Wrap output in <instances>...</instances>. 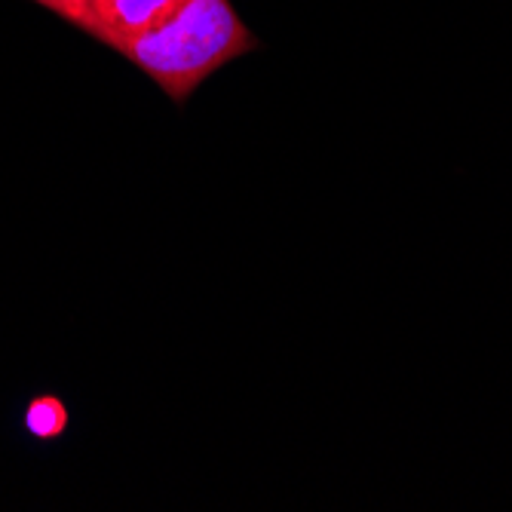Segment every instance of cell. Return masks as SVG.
Masks as SVG:
<instances>
[{"label": "cell", "instance_id": "1", "mask_svg": "<svg viewBox=\"0 0 512 512\" xmlns=\"http://www.w3.org/2000/svg\"><path fill=\"white\" fill-rule=\"evenodd\" d=\"M255 50H261V40L243 22L234 0H181L175 13L123 43L117 53L181 108L224 65Z\"/></svg>", "mask_w": 512, "mask_h": 512}, {"label": "cell", "instance_id": "3", "mask_svg": "<svg viewBox=\"0 0 512 512\" xmlns=\"http://www.w3.org/2000/svg\"><path fill=\"white\" fill-rule=\"evenodd\" d=\"M71 427V411L68 402L56 393H37L28 399L22 411V430L34 442H56Z\"/></svg>", "mask_w": 512, "mask_h": 512}, {"label": "cell", "instance_id": "2", "mask_svg": "<svg viewBox=\"0 0 512 512\" xmlns=\"http://www.w3.org/2000/svg\"><path fill=\"white\" fill-rule=\"evenodd\" d=\"M178 7L181 0H89L80 31L117 53L123 43L160 25Z\"/></svg>", "mask_w": 512, "mask_h": 512}, {"label": "cell", "instance_id": "4", "mask_svg": "<svg viewBox=\"0 0 512 512\" xmlns=\"http://www.w3.org/2000/svg\"><path fill=\"white\" fill-rule=\"evenodd\" d=\"M28 4L53 13L56 19H62L65 25H71L77 31H80V25L86 19V10H89V0H28Z\"/></svg>", "mask_w": 512, "mask_h": 512}]
</instances>
